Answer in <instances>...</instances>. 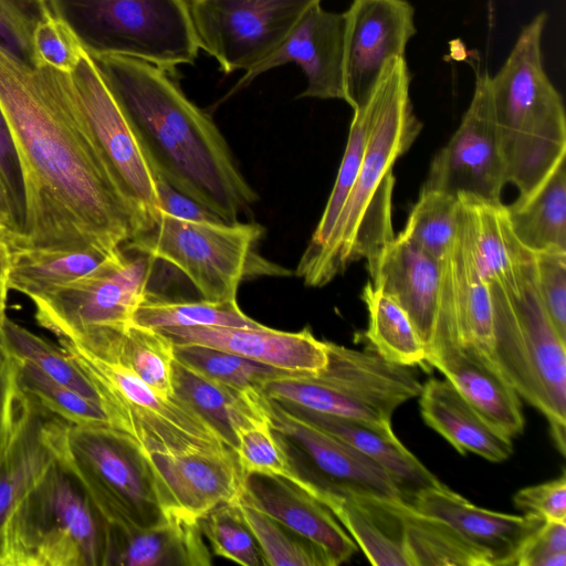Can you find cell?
<instances>
[{
    "instance_id": "6da1fadb",
    "label": "cell",
    "mask_w": 566,
    "mask_h": 566,
    "mask_svg": "<svg viewBox=\"0 0 566 566\" xmlns=\"http://www.w3.org/2000/svg\"><path fill=\"white\" fill-rule=\"evenodd\" d=\"M0 109L24 191L11 247L109 255L135 232L77 105L70 74L28 66L0 50Z\"/></svg>"
},
{
    "instance_id": "7a4b0ae2",
    "label": "cell",
    "mask_w": 566,
    "mask_h": 566,
    "mask_svg": "<svg viewBox=\"0 0 566 566\" xmlns=\"http://www.w3.org/2000/svg\"><path fill=\"white\" fill-rule=\"evenodd\" d=\"M92 59L157 177L226 222L252 208L259 196L224 136L169 73L128 56Z\"/></svg>"
},
{
    "instance_id": "3957f363",
    "label": "cell",
    "mask_w": 566,
    "mask_h": 566,
    "mask_svg": "<svg viewBox=\"0 0 566 566\" xmlns=\"http://www.w3.org/2000/svg\"><path fill=\"white\" fill-rule=\"evenodd\" d=\"M410 81L405 57H392L385 65L373 92V117L356 180L324 251L300 277L306 286L326 285L353 262L374 258L395 238L392 167L422 127L412 108Z\"/></svg>"
},
{
    "instance_id": "277c9868",
    "label": "cell",
    "mask_w": 566,
    "mask_h": 566,
    "mask_svg": "<svg viewBox=\"0 0 566 566\" xmlns=\"http://www.w3.org/2000/svg\"><path fill=\"white\" fill-rule=\"evenodd\" d=\"M539 12L517 36L499 72L490 77L491 101L507 184L531 193L565 159L563 99L544 69Z\"/></svg>"
},
{
    "instance_id": "5b68a950",
    "label": "cell",
    "mask_w": 566,
    "mask_h": 566,
    "mask_svg": "<svg viewBox=\"0 0 566 566\" xmlns=\"http://www.w3.org/2000/svg\"><path fill=\"white\" fill-rule=\"evenodd\" d=\"M59 344L94 387L112 428L146 455L231 450L182 400L140 379L116 353L106 327Z\"/></svg>"
},
{
    "instance_id": "8992f818",
    "label": "cell",
    "mask_w": 566,
    "mask_h": 566,
    "mask_svg": "<svg viewBox=\"0 0 566 566\" xmlns=\"http://www.w3.org/2000/svg\"><path fill=\"white\" fill-rule=\"evenodd\" d=\"M44 436L56 463L99 517L123 531L159 524L166 512L145 453L109 426H74L48 412Z\"/></svg>"
},
{
    "instance_id": "52a82bcc",
    "label": "cell",
    "mask_w": 566,
    "mask_h": 566,
    "mask_svg": "<svg viewBox=\"0 0 566 566\" xmlns=\"http://www.w3.org/2000/svg\"><path fill=\"white\" fill-rule=\"evenodd\" d=\"M493 353L503 378L547 420L557 451H566V339L545 312L533 265L516 290L490 285Z\"/></svg>"
},
{
    "instance_id": "ba28073f",
    "label": "cell",
    "mask_w": 566,
    "mask_h": 566,
    "mask_svg": "<svg viewBox=\"0 0 566 566\" xmlns=\"http://www.w3.org/2000/svg\"><path fill=\"white\" fill-rule=\"evenodd\" d=\"M90 56L122 55L169 74L193 64L199 45L186 0H45Z\"/></svg>"
},
{
    "instance_id": "9c48e42d",
    "label": "cell",
    "mask_w": 566,
    "mask_h": 566,
    "mask_svg": "<svg viewBox=\"0 0 566 566\" xmlns=\"http://www.w3.org/2000/svg\"><path fill=\"white\" fill-rule=\"evenodd\" d=\"M263 233L258 223L188 221L160 212L153 228L122 249L172 265L203 300L231 302L247 277L290 274L258 253Z\"/></svg>"
},
{
    "instance_id": "30bf717a",
    "label": "cell",
    "mask_w": 566,
    "mask_h": 566,
    "mask_svg": "<svg viewBox=\"0 0 566 566\" xmlns=\"http://www.w3.org/2000/svg\"><path fill=\"white\" fill-rule=\"evenodd\" d=\"M106 523L55 463L0 538V566H103Z\"/></svg>"
},
{
    "instance_id": "8fae6325",
    "label": "cell",
    "mask_w": 566,
    "mask_h": 566,
    "mask_svg": "<svg viewBox=\"0 0 566 566\" xmlns=\"http://www.w3.org/2000/svg\"><path fill=\"white\" fill-rule=\"evenodd\" d=\"M70 78L92 139L133 217V237L144 233L154 227L160 216L156 175L146 154L86 52Z\"/></svg>"
},
{
    "instance_id": "7c38bea8",
    "label": "cell",
    "mask_w": 566,
    "mask_h": 566,
    "mask_svg": "<svg viewBox=\"0 0 566 566\" xmlns=\"http://www.w3.org/2000/svg\"><path fill=\"white\" fill-rule=\"evenodd\" d=\"M156 262L150 255L120 248L91 273L32 298L35 319L57 339L126 325L150 292Z\"/></svg>"
},
{
    "instance_id": "4fadbf2b",
    "label": "cell",
    "mask_w": 566,
    "mask_h": 566,
    "mask_svg": "<svg viewBox=\"0 0 566 566\" xmlns=\"http://www.w3.org/2000/svg\"><path fill=\"white\" fill-rule=\"evenodd\" d=\"M255 400L292 464L294 484L315 499L326 492L403 499L391 475L370 458L260 390Z\"/></svg>"
},
{
    "instance_id": "5bb4252c",
    "label": "cell",
    "mask_w": 566,
    "mask_h": 566,
    "mask_svg": "<svg viewBox=\"0 0 566 566\" xmlns=\"http://www.w3.org/2000/svg\"><path fill=\"white\" fill-rule=\"evenodd\" d=\"M199 49L223 73L250 71L284 42L322 0H186Z\"/></svg>"
},
{
    "instance_id": "9a60e30c",
    "label": "cell",
    "mask_w": 566,
    "mask_h": 566,
    "mask_svg": "<svg viewBox=\"0 0 566 566\" xmlns=\"http://www.w3.org/2000/svg\"><path fill=\"white\" fill-rule=\"evenodd\" d=\"M490 77L489 72L476 75L471 103L458 129L432 159L422 189L501 201L507 179L491 101Z\"/></svg>"
},
{
    "instance_id": "2e32d148",
    "label": "cell",
    "mask_w": 566,
    "mask_h": 566,
    "mask_svg": "<svg viewBox=\"0 0 566 566\" xmlns=\"http://www.w3.org/2000/svg\"><path fill=\"white\" fill-rule=\"evenodd\" d=\"M345 17L344 101L355 109L373 94L385 65L405 57L416 34L407 0H353Z\"/></svg>"
},
{
    "instance_id": "e0dca14e",
    "label": "cell",
    "mask_w": 566,
    "mask_h": 566,
    "mask_svg": "<svg viewBox=\"0 0 566 566\" xmlns=\"http://www.w3.org/2000/svg\"><path fill=\"white\" fill-rule=\"evenodd\" d=\"M146 459L165 512L199 521L240 495L243 475L232 450L154 453Z\"/></svg>"
},
{
    "instance_id": "ac0fdd59",
    "label": "cell",
    "mask_w": 566,
    "mask_h": 566,
    "mask_svg": "<svg viewBox=\"0 0 566 566\" xmlns=\"http://www.w3.org/2000/svg\"><path fill=\"white\" fill-rule=\"evenodd\" d=\"M344 13L326 11L317 3L298 20L277 50L239 80L231 93L258 75L286 63L303 70L306 88L298 97L344 99Z\"/></svg>"
},
{
    "instance_id": "d6986e66",
    "label": "cell",
    "mask_w": 566,
    "mask_h": 566,
    "mask_svg": "<svg viewBox=\"0 0 566 566\" xmlns=\"http://www.w3.org/2000/svg\"><path fill=\"white\" fill-rule=\"evenodd\" d=\"M366 262L370 283L405 310L428 353L440 322L442 263L401 232Z\"/></svg>"
},
{
    "instance_id": "ffe728a7",
    "label": "cell",
    "mask_w": 566,
    "mask_h": 566,
    "mask_svg": "<svg viewBox=\"0 0 566 566\" xmlns=\"http://www.w3.org/2000/svg\"><path fill=\"white\" fill-rule=\"evenodd\" d=\"M455 242L478 275L489 285L515 290L533 265V252L516 238L501 201L458 196Z\"/></svg>"
},
{
    "instance_id": "44dd1931",
    "label": "cell",
    "mask_w": 566,
    "mask_h": 566,
    "mask_svg": "<svg viewBox=\"0 0 566 566\" xmlns=\"http://www.w3.org/2000/svg\"><path fill=\"white\" fill-rule=\"evenodd\" d=\"M441 263L440 322L431 348L449 343L501 374L493 353L494 314L490 285L478 275L455 241Z\"/></svg>"
},
{
    "instance_id": "7402d4cb",
    "label": "cell",
    "mask_w": 566,
    "mask_h": 566,
    "mask_svg": "<svg viewBox=\"0 0 566 566\" xmlns=\"http://www.w3.org/2000/svg\"><path fill=\"white\" fill-rule=\"evenodd\" d=\"M174 344L227 350L286 374L317 375L327 365L326 340L308 328L283 332L261 327L197 326L160 329Z\"/></svg>"
},
{
    "instance_id": "603a6c76",
    "label": "cell",
    "mask_w": 566,
    "mask_h": 566,
    "mask_svg": "<svg viewBox=\"0 0 566 566\" xmlns=\"http://www.w3.org/2000/svg\"><path fill=\"white\" fill-rule=\"evenodd\" d=\"M410 504L450 524L489 558L491 566L516 565L524 545L545 522L530 514L513 515L479 507L442 483L419 491Z\"/></svg>"
},
{
    "instance_id": "cb8c5ba5",
    "label": "cell",
    "mask_w": 566,
    "mask_h": 566,
    "mask_svg": "<svg viewBox=\"0 0 566 566\" xmlns=\"http://www.w3.org/2000/svg\"><path fill=\"white\" fill-rule=\"evenodd\" d=\"M238 499L317 545L332 566L357 552L355 541L329 509L289 480L263 474L243 476Z\"/></svg>"
},
{
    "instance_id": "d4e9b609",
    "label": "cell",
    "mask_w": 566,
    "mask_h": 566,
    "mask_svg": "<svg viewBox=\"0 0 566 566\" xmlns=\"http://www.w3.org/2000/svg\"><path fill=\"white\" fill-rule=\"evenodd\" d=\"M199 521L169 511L157 525L127 532L106 524L103 566H209Z\"/></svg>"
},
{
    "instance_id": "484cf974",
    "label": "cell",
    "mask_w": 566,
    "mask_h": 566,
    "mask_svg": "<svg viewBox=\"0 0 566 566\" xmlns=\"http://www.w3.org/2000/svg\"><path fill=\"white\" fill-rule=\"evenodd\" d=\"M426 361L501 432L513 439L524 431L521 397L497 370L449 343L431 348Z\"/></svg>"
},
{
    "instance_id": "4316f807",
    "label": "cell",
    "mask_w": 566,
    "mask_h": 566,
    "mask_svg": "<svg viewBox=\"0 0 566 566\" xmlns=\"http://www.w3.org/2000/svg\"><path fill=\"white\" fill-rule=\"evenodd\" d=\"M418 397L423 421L459 453L491 462H503L513 453V439L484 419L446 378H430Z\"/></svg>"
},
{
    "instance_id": "83f0119b",
    "label": "cell",
    "mask_w": 566,
    "mask_h": 566,
    "mask_svg": "<svg viewBox=\"0 0 566 566\" xmlns=\"http://www.w3.org/2000/svg\"><path fill=\"white\" fill-rule=\"evenodd\" d=\"M280 403L297 417L346 442L381 465L395 480L403 500L408 503L419 491L441 484L436 475L400 442L394 431L387 432L355 419Z\"/></svg>"
},
{
    "instance_id": "f1b7e54d",
    "label": "cell",
    "mask_w": 566,
    "mask_h": 566,
    "mask_svg": "<svg viewBox=\"0 0 566 566\" xmlns=\"http://www.w3.org/2000/svg\"><path fill=\"white\" fill-rule=\"evenodd\" d=\"M323 503L376 566H410L397 499L322 493Z\"/></svg>"
},
{
    "instance_id": "f546056e",
    "label": "cell",
    "mask_w": 566,
    "mask_h": 566,
    "mask_svg": "<svg viewBox=\"0 0 566 566\" xmlns=\"http://www.w3.org/2000/svg\"><path fill=\"white\" fill-rule=\"evenodd\" d=\"M48 412L29 395L18 433L0 465V538L19 507L56 463L44 436Z\"/></svg>"
},
{
    "instance_id": "4dcf8cb0",
    "label": "cell",
    "mask_w": 566,
    "mask_h": 566,
    "mask_svg": "<svg viewBox=\"0 0 566 566\" xmlns=\"http://www.w3.org/2000/svg\"><path fill=\"white\" fill-rule=\"evenodd\" d=\"M174 395L191 408L235 452L238 431L263 418L255 391H240L193 371L175 358Z\"/></svg>"
},
{
    "instance_id": "1f68e13d",
    "label": "cell",
    "mask_w": 566,
    "mask_h": 566,
    "mask_svg": "<svg viewBox=\"0 0 566 566\" xmlns=\"http://www.w3.org/2000/svg\"><path fill=\"white\" fill-rule=\"evenodd\" d=\"M512 229L532 252L566 251L565 159L531 193L506 206Z\"/></svg>"
},
{
    "instance_id": "d6a6232c",
    "label": "cell",
    "mask_w": 566,
    "mask_h": 566,
    "mask_svg": "<svg viewBox=\"0 0 566 566\" xmlns=\"http://www.w3.org/2000/svg\"><path fill=\"white\" fill-rule=\"evenodd\" d=\"M410 566H491L489 558L446 521L396 500Z\"/></svg>"
},
{
    "instance_id": "836d02e7",
    "label": "cell",
    "mask_w": 566,
    "mask_h": 566,
    "mask_svg": "<svg viewBox=\"0 0 566 566\" xmlns=\"http://www.w3.org/2000/svg\"><path fill=\"white\" fill-rule=\"evenodd\" d=\"M109 255L95 250L15 247L11 253L8 286L32 300L91 273Z\"/></svg>"
},
{
    "instance_id": "e575fe53",
    "label": "cell",
    "mask_w": 566,
    "mask_h": 566,
    "mask_svg": "<svg viewBox=\"0 0 566 566\" xmlns=\"http://www.w3.org/2000/svg\"><path fill=\"white\" fill-rule=\"evenodd\" d=\"M361 300L368 313L364 337L370 349L399 366H424L426 347L405 310L370 281L363 289Z\"/></svg>"
},
{
    "instance_id": "d590c367",
    "label": "cell",
    "mask_w": 566,
    "mask_h": 566,
    "mask_svg": "<svg viewBox=\"0 0 566 566\" xmlns=\"http://www.w3.org/2000/svg\"><path fill=\"white\" fill-rule=\"evenodd\" d=\"M353 111L348 139L334 187L295 269L298 279L311 269L324 251L349 197L366 148L374 111L373 94L365 104Z\"/></svg>"
},
{
    "instance_id": "8d00e7d4",
    "label": "cell",
    "mask_w": 566,
    "mask_h": 566,
    "mask_svg": "<svg viewBox=\"0 0 566 566\" xmlns=\"http://www.w3.org/2000/svg\"><path fill=\"white\" fill-rule=\"evenodd\" d=\"M132 323L153 329L223 326L261 327L241 311L237 301H171L149 292L133 313Z\"/></svg>"
},
{
    "instance_id": "74e56055",
    "label": "cell",
    "mask_w": 566,
    "mask_h": 566,
    "mask_svg": "<svg viewBox=\"0 0 566 566\" xmlns=\"http://www.w3.org/2000/svg\"><path fill=\"white\" fill-rule=\"evenodd\" d=\"M106 329L116 353L140 379L159 395L174 396L175 344L168 336L132 322Z\"/></svg>"
},
{
    "instance_id": "f35d334b",
    "label": "cell",
    "mask_w": 566,
    "mask_h": 566,
    "mask_svg": "<svg viewBox=\"0 0 566 566\" xmlns=\"http://www.w3.org/2000/svg\"><path fill=\"white\" fill-rule=\"evenodd\" d=\"M234 503L261 551L265 566H332L314 543L281 522L237 499Z\"/></svg>"
},
{
    "instance_id": "ab89813d",
    "label": "cell",
    "mask_w": 566,
    "mask_h": 566,
    "mask_svg": "<svg viewBox=\"0 0 566 566\" xmlns=\"http://www.w3.org/2000/svg\"><path fill=\"white\" fill-rule=\"evenodd\" d=\"M0 338L15 356L101 406L94 387L61 346L53 345L7 316L0 324Z\"/></svg>"
},
{
    "instance_id": "60d3db41",
    "label": "cell",
    "mask_w": 566,
    "mask_h": 566,
    "mask_svg": "<svg viewBox=\"0 0 566 566\" xmlns=\"http://www.w3.org/2000/svg\"><path fill=\"white\" fill-rule=\"evenodd\" d=\"M458 197L422 189L401 233L442 262L451 252L458 230Z\"/></svg>"
},
{
    "instance_id": "b9f144b4",
    "label": "cell",
    "mask_w": 566,
    "mask_h": 566,
    "mask_svg": "<svg viewBox=\"0 0 566 566\" xmlns=\"http://www.w3.org/2000/svg\"><path fill=\"white\" fill-rule=\"evenodd\" d=\"M175 358L193 371L240 391L259 390L269 379L286 374L237 354L196 344H175Z\"/></svg>"
},
{
    "instance_id": "7bdbcfd3",
    "label": "cell",
    "mask_w": 566,
    "mask_h": 566,
    "mask_svg": "<svg viewBox=\"0 0 566 566\" xmlns=\"http://www.w3.org/2000/svg\"><path fill=\"white\" fill-rule=\"evenodd\" d=\"M20 360L22 388L52 415L74 426L112 427L98 403L50 378L33 364Z\"/></svg>"
},
{
    "instance_id": "ee69618b",
    "label": "cell",
    "mask_w": 566,
    "mask_h": 566,
    "mask_svg": "<svg viewBox=\"0 0 566 566\" xmlns=\"http://www.w3.org/2000/svg\"><path fill=\"white\" fill-rule=\"evenodd\" d=\"M212 552L243 566L263 565L261 551L234 503H224L199 520Z\"/></svg>"
},
{
    "instance_id": "f6af8a7d",
    "label": "cell",
    "mask_w": 566,
    "mask_h": 566,
    "mask_svg": "<svg viewBox=\"0 0 566 566\" xmlns=\"http://www.w3.org/2000/svg\"><path fill=\"white\" fill-rule=\"evenodd\" d=\"M235 454L243 476L263 474L295 480L292 464L265 417L238 431Z\"/></svg>"
},
{
    "instance_id": "bcb514c9",
    "label": "cell",
    "mask_w": 566,
    "mask_h": 566,
    "mask_svg": "<svg viewBox=\"0 0 566 566\" xmlns=\"http://www.w3.org/2000/svg\"><path fill=\"white\" fill-rule=\"evenodd\" d=\"M50 13L45 0H0V50L36 67L32 38L38 24Z\"/></svg>"
},
{
    "instance_id": "7dc6e473",
    "label": "cell",
    "mask_w": 566,
    "mask_h": 566,
    "mask_svg": "<svg viewBox=\"0 0 566 566\" xmlns=\"http://www.w3.org/2000/svg\"><path fill=\"white\" fill-rule=\"evenodd\" d=\"M533 281L551 322L566 339V251L533 252Z\"/></svg>"
},
{
    "instance_id": "c3c4849f",
    "label": "cell",
    "mask_w": 566,
    "mask_h": 566,
    "mask_svg": "<svg viewBox=\"0 0 566 566\" xmlns=\"http://www.w3.org/2000/svg\"><path fill=\"white\" fill-rule=\"evenodd\" d=\"M21 360L0 338V465L20 428L29 398L20 380Z\"/></svg>"
},
{
    "instance_id": "681fc988",
    "label": "cell",
    "mask_w": 566,
    "mask_h": 566,
    "mask_svg": "<svg viewBox=\"0 0 566 566\" xmlns=\"http://www.w3.org/2000/svg\"><path fill=\"white\" fill-rule=\"evenodd\" d=\"M32 46L36 66L48 65L66 74L75 70L85 52L70 27L51 13L35 28Z\"/></svg>"
},
{
    "instance_id": "f907efd6",
    "label": "cell",
    "mask_w": 566,
    "mask_h": 566,
    "mask_svg": "<svg viewBox=\"0 0 566 566\" xmlns=\"http://www.w3.org/2000/svg\"><path fill=\"white\" fill-rule=\"evenodd\" d=\"M515 507L543 521H566V476L518 490L513 496Z\"/></svg>"
},
{
    "instance_id": "816d5d0a",
    "label": "cell",
    "mask_w": 566,
    "mask_h": 566,
    "mask_svg": "<svg viewBox=\"0 0 566 566\" xmlns=\"http://www.w3.org/2000/svg\"><path fill=\"white\" fill-rule=\"evenodd\" d=\"M516 566H566V521H546L526 542Z\"/></svg>"
},
{
    "instance_id": "f5cc1de1",
    "label": "cell",
    "mask_w": 566,
    "mask_h": 566,
    "mask_svg": "<svg viewBox=\"0 0 566 566\" xmlns=\"http://www.w3.org/2000/svg\"><path fill=\"white\" fill-rule=\"evenodd\" d=\"M157 193L159 198L160 212L177 219L188 221H223L212 211L208 210L193 199L179 192L166 181L156 176ZM226 222V221H223Z\"/></svg>"
},
{
    "instance_id": "db71d44e",
    "label": "cell",
    "mask_w": 566,
    "mask_h": 566,
    "mask_svg": "<svg viewBox=\"0 0 566 566\" xmlns=\"http://www.w3.org/2000/svg\"><path fill=\"white\" fill-rule=\"evenodd\" d=\"M11 230L0 224V291L8 293L9 273L11 268L12 247L10 243Z\"/></svg>"
},
{
    "instance_id": "11a10c76",
    "label": "cell",
    "mask_w": 566,
    "mask_h": 566,
    "mask_svg": "<svg viewBox=\"0 0 566 566\" xmlns=\"http://www.w3.org/2000/svg\"><path fill=\"white\" fill-rule=\"evenodd\" d=\"M0 224L9 228L12 233L18 231V223L14 218L11 201L6 185L0 176Z\"/></svg>"
},
{
    "instance_id": "9f6ffc18",
    "label": "cell",
    "mask_w": 566,
    "mask_h": 566,
    "mask_svg": "<svg viewBox=\"0 0 566 566\" xmlns=\"http://www.w3.org/2000/svg\"><path fill=\"white\" fill-rule=\"evenodd\" d=\"M8 293L0 291V324L6 317V305H7Z\"/></svg>"
}]
</instances>
